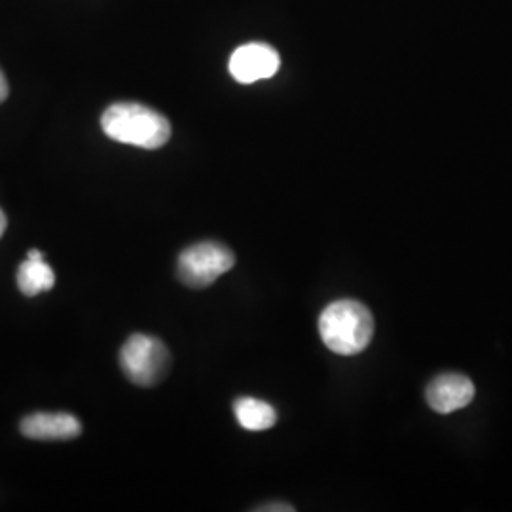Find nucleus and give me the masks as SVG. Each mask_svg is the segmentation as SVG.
<instances>
[{
  "mask_svg": "<svg viewBox=\"0 0 512 512\" xmlns=\"http://www.w3.org/2000/svg\"><path fill=\"white\" fill-rule=\"evenodd\" d=\"M234 264L236 255L226 245L203 241L184 249L177 262V274L186 287L205 289L213 285L220 275L230 272Z\"/></svg>",
  "mask_w": 512,
  "mask_h": 512,
  "instance_id": "4",
  "label": "nucleus"
},
{
  "mask_svg": "<svg viewBox=\"0 0 512 512\" xmlns=\"http://www.w3.org/2000/svg\"><path fill=\"white\" fill-rule=\"evenodd\" d=\"M281 59L270 44L251 42L243 44L230 57L228 69L239 84H255L258 80L272 78L279 71Z\"/></svg>",
  "mask_w": 512,
  "mask_h": 512,
  "instance_id": "5",
  "label": "nucleus"
},
{
  "mask_svg": "<svg viewBox=\"0 0 512 512\" xmlns=\"http://www.w3.org/2000/svg\"><path fill=\"white\" fill-rule=\"evenodd\" d=\"M6 226H8V220H6V215H4L2 209H0V238H2V234L6 232Z\"/></svg>",
  "mask_w": 512,
  "mask_h": 512,
  "instance_id": "12",
  "label": "nucleus"
},
{
  "mask_svg": "<svg viewBox=\"0 0 512 512\" xmlns=\"http://www.w3.org/2000/svg\"><path fill=\"white\" fill-rule=\"evenodd\" d=\"M234 412L239 425L247 431H266L277 421L274 406L253 397H243L234 403Z\"/></svg>",
  "mask_w": 512,
  "mask_h": 512,
  "instance_id": "9",
  "label": "nucleus"
},
{
  "mask_svg": "<svg viewBox=\"0 0 512 512\" xmlns=\"http://www.w3.org/2000/svg\"><path fill=\"white\" fill-rule=\"evenodd\" d=\"M27 258H44V253H40L38 249H33V251H29Z\"/></svg>",
  "mask_w": 512,
  "mask_h": 512,
  "instance_id": "13",
  "label": "nucleus"
},
{
  "mask_svg": "<svg viewBox=\"0 0 512 512\" xmlns=\"http://www.w3.org/2000/svg\"><path fill=\"white\" fill-rule=\"evenodd\" d=\"M21 433L33 440H73L80 437L82 423L67 412H38L21 421Z\"/></svg>",
  "mask_w": 512,
  "mask_h": 512,
  "instance_id": "7",
  "label": "nucleus"
},
{
  "mask_svg": "<svg viewBox=\"0 0 512 512\" xmlns=\"http://www.w3.org/2000/svg\"><path fill=\"white\" fill-rule=\"evenodd\" d=\"M427 403L439 414H452L475 399V385L463 374H442L427 387Z\"/></svg>",
  "mask_w": 512,
  "mask_h": 512,
  "instance_id": "6",
  "label": "nucleus"
},
{
  "mask_svg": "<svg viewBox=\"0 0 512 512\" xmlns=\"http://www.w3.org/2000/svg\"><path fill=\"white\" fill-rule=\"evenodd\" d=\"M54 270L44 262V258H27L19 264L18 287L25 296H37L54 289Z\"/></svg>",
  "mask_w": 512,
  "mask_h": 512,
  "instance_id": "8",
  "label": "nucleus"
},
{
  "mask_svg": "<svg viewBox=\"0 0 512 512\" xmlns=\"http://www.w3.org/2000/svg\"><path fill=\"white\" fill-rule=\"evenodd\" d=\"M319 332L330 351L338 355H357L374 336V317L361 302L338 300L321 313Z\"/></svg>",
  "mask_w": 512,
  "mask_h": 512,
  "instance_id": "2",
  "label": "nucleus"
},
{
  "mask_svg": "<svg viewBox=\"0 0 512 512\" xmlns=\"http://www.w3.org/2000/svg\"><path fill=\"white\" fill-rule=\"evenodd\" d=\"M101 128L116 143L147 150L164 147L171 137L164 114L139 103L110 105L101 118Z\"/></svg>",
  "mask_w": 512,
  "mask_h": 512,
  "instance_id": "1",
  "label": "nucleus"
},
{
  "mask_svg": "<svg viewBox=\"0 0 512 512\" xmlns=\"http://www.w3.org/2000/svg\"><path fill=\"white\" fill-rule=\"evenodd\" d=\"M258 511H268V512H274V511H281V512H293V507H289L287 503H274V505H266V507H260Z\"/></svg>",
  "mask_w": 512,
  "mask_h": 512,
  "instance_id": "10",
  "label": "nucleus"
},
{
  "mask_svg": "<svg viewBox=\"0 0 512 512\" xmlns=\"http://www.w3.org/2000/svg\"><path fill=\"white\" fill-rule=\"evenodd\" d=\"M8 93H10V88H8V80H6L4 73L0 71V103H4V101L8 99Z\"/></svg>",
  "mask_w": 512,
  "mask_h": 512,
  "instance_id": "11",
  "label": "nucleus"
},
{
  "mask_svg": "<svg viewBox=\"0 0 512 512\" xmlns=\"http://www.w3.org/2000/svg\"><path fill=\"white\" fill-rule=\"evenodd\" d=\"M120 366L133 384L152 387L160 384L167 374L169 351L154 336L133 334L120 351Z\"/></svg>",
  "mask_w": 512,
  "mask_h": 512,
  "instance_id": "3",
  "label": "nucleus"
}]
</instances>
